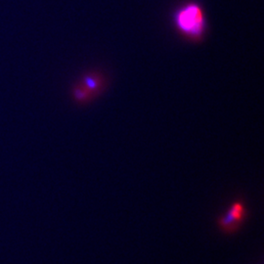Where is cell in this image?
Masks as SVG:
<instances>
[{
	"label": "cell",
	"instance_id": "cell-1",
	"mask_svg": "<svg viewBox=\"0 0 264 264\" xmlns=\"http://www.w3.org/2000/svg\"><path fill=\"white\" fill-rule=\"evenodd\" d=\"M178 31L193 41H200L206 31L204 11L197 3H188L180 8L174 16Z\"/></svg>",
	"mask_w": 264,
	"mask_h": 264
},
{
	"label": "cell",
	"instance_id": "cell-3",
	"mask_svg": "<svg viewBox=\"0 0 264 264\" xmlns=\"http://www.w3.org/2000/svg\"><path fill=\"white\" fill-rule=\"evenodd\" d=\"M245 206L242 202H235L230 209L219 219L220 226L226 230H233L245 216Z\"/></svg>",
	"mask_w": 264,
	"mask_h": 264
},
{
	"label": "cell",
	"instance_id": "cell-2",
	"mask_svg": "<svg viewBox=\"0 0 264 264\" xmlns=\"http://www.w3.org/2000/svg\"><path fill=\"white\" fill-rule=\"evenodd\" d=\"M104 79L99 74L86 75L81 80L80 84L75 88V98L79 103H86L101 92Z\"/></svg>",
	"mask_w": 264,
	"mask_h": 264
}]
</instances>
